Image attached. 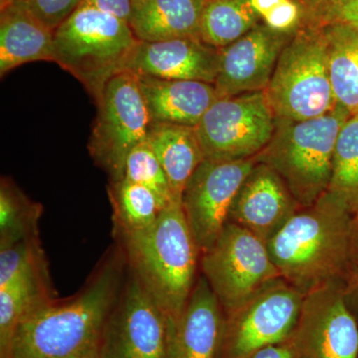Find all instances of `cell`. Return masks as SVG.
Returning a JSON list of instances; mask_svg holds the SVG:
<instances>
[{
  "instance_id": "obj_31",
  "label": "cell",
  "mask_w": 358,
  "mask_h": 358,
  "mask_svg": "<svg viewBox=\"0 0 358 358\" xmlns=\"http://www.w3.org/2000/svg\"><path fill=\"white\" fill-rule=\"evenodd\" d=\"M262 18L265 24L275 31L293 33L303 21V10L296 0H284Z\"/></svg>"
},
{
  "instance_id": "obj_13",
  "label": "cell",
  "mask_w": 358,
  "mask_h": 358,
  "mask_svg": "<svg viewBox=\"0 0 358 358\" xmlns=\"http://www.w3.org/2000/svg\"><path fill=\"white\" fill-rule=\"evenodd\" d=\"M256 159H204L186 183L181 206L200 253L213 246L229 222L233 202Z\"/></svg>"
},
{
  "instance_id": "obj_10",
  "label": "cell",
  "mask_w": 358,
  "mask_h": 358,
  "mask_svg": "<svg viewBox=\"0 0 358 358\" xmlns=\"http://www.w3.org/2000/svg\"><path fill=\"white\" fill-rule=\"evenodd\" d=\"M171 320L129 270L96 358H169Z\"/></svg>"
},
{
  "instance_id": "obj_12",
  "label": "cell",
  "mask_w": 358,
  "mask_h": 358,
  "mask_svg": "<svg viewBox=\"0 0 358 358\" xmlns=\"http://www.w3.org/2000/svg\"><path fill=\"white\" fill-rule=\"evenodd\" d=\"M289 341L298 358H358V324L346 300L345 282L306 294Z\"/></svg>"
},
{
  "instance_id": "obj_2",
  "label": "cell",
  "mask_w": 358,
  "mask_h": 358,
  "mask_svg": "<svg viewBox=\"0 0 358 358\" xmlns=\"http://www.w3.org/2000/svg\"><path fill=\"white\" fill-rule=\"evenodd\" d=\"M267 247L282 279L303 294L345 282L355 253L352 214L324 193L315 203L301 207Z\"/></svg>"
},
{
  "instance_id": "obj_11",
  "label": "cell",
  "mask_w": 358,
  "mask_h": 358,
  "mask_svg": "<svg viewBox=\"0 0 358 358\" xmlns=\"http://www.w3.org/2000/svg\"><path fill=\"white\" fill-rule=\"evenodd\" d=\"M305 296L279 278L242 307L225 315L222 343L225 358H249L265 346L289 341Z\"/></svg>"
},
{
  "instance_id": "obj_6",
  "label": "cell",
  "mask_w": 358,
  "mask_h": 358,
  "mask_svg": "<svg viewBox=\"0 0 358 358\" xmlns=\"http://www.w3.org/2000/svg\"><path fill=\"white\" fill-rule=\"evenodd\" d=\"M265 94L275 119L306 121L329 114L338 106L322 28L303 25L293 33Z\"/></svg>"
},
{
  "instance_id": "obj_24",
  "label": "cell",
  "mask_w": 358,
  "mask_h": 358,
  "mask_svg": "<svg viewBox=\"0 0 358 358\" xmlns=\"http://www.w3.org/2000/svg\"><path fill=\"white\" fill-rule=\"evenodd\" d=\"M259 17L249 0H205L200 39L215 48H223L256 27Z\"/></svg>"
},
{
  "instance_id": "obj_3",
  "label": "cell",
  "mask_w": 358,
  "mask_h": 358,
  "mask_svg": "<svg viewBox=\"0 0 358 358\" xmlns=\"http://www.w3.org/2000/svg\"><path fill=\"white\" fill-rule=\"evenodd\" d=\"M129 270L176 322L189 300L201 253L186 221L181 201L160 211L147 229L117 235Z\"/></svg>"
},
{
  "instance_id": "obj_18",
  "label": "cell",
  "mask_w": 358,
  "mask_h": 358,
  "mask_svg": "<svg viewBox=\"0 0 358 358\" xmlns=\"http://www.w3.org/2000/svg\"><path fill=\"white\" fill-rule=\"evenodd\" d=\"M37 61L54 62V32L22 0H1L0 75Z\"/></svg>"
},
{
  "instance_id": "obj_19",
  "label": "cell",
  "mask_w": 358,
  "mask_h": 358,
  "mask_svg": "<svg viewBox=\"0 0 358 358\" xmlns=\"http://www.w3.org/2000/svg\"><path fill=\"white\" fill-rule=\"evenodd\" d=\"M138 77L154 122L195 128L219 98L213 84Z\"/></svg>"
},
{
  "instance_id": "obj_39",
  "label": "cell",
  "mask_w": 358,
  "mask_h": 358,
  "mask_svg": "<svg viewBox=\"0 0 358 358\" xmlns=\"http://www.w3.org/2000/svg\"><path fill=\"white\" fill-rule=\"evenodd\" d=\"M141 1V0H133V4L136 3V2Z\"/></svg>"
},
{
  "instance_id": "obj_23",
  "label": "cell",
  "mask_w": 358,
  "mask_h": 358,
  "mask_svg": "<svg viewBox=\"0 0 358 358\" xmlns=\"http://www.w3.org/2000/svg\"><path fill=\"white\" fill-rule=\"evenodd\" d=\"M326 37L329 78L336 103L358 115V29L341 25L320 27Z\"/></svg>"
},
{
  "instance_id": "obj_41",
  "label": "cell",
  "mask_w": 358,
  "mask_h": 358,
  "mask_svg": "<svg viewBox=\"0 0 358 358\" xmlns=\"http://www.w3.org/2000/svg\"><path fill=\"white\" fill-rule=\"evenodd\" d=\"M203 1H205V0H203Z\"/></svg>"
},
{
  "instance_id": "obj_27",
  "label": "cell",
  "mask_w": 358,
  "mask_h": 358,
  "mask_svg": "<svg viewBox=\"0 0 358 358\" xmlns=\"http://www.w3.org/2000/svg\"><path fill=\"white\" fill-rule=\"evenodd\" d=\"M327 194L345 205L350 213L358 209V115L343 124L336 140L331 180Z\"/></svg>"
},
{
  "instance_id": "obj_35",
  "label": "cell",
  "mask_w": 358,
  "mask_h": 358,
  "mask_svg": "<svg viewBox=\"0 0 358 358\" xmlns=\"http://www.w3.org/2000/svg\"><path fill=\"white\" fill-rule=\"evenodd\" d=\"M346 300L350 308L358 310V250L353 256L350 270L345 280Z\"/></svg>"
},
{
  "instance_id": "obj_17",
  "label": "cell",
  "mask_w": 358,
  "mask_h": 358,
  "mask_svg": "<svg viewBox=\"0 0 358 358\" xmlns=\"http://www.w3.org/2000/svg\"><path fill=\"white\" fill-rule=\"evenodd\" d=\"M225 313L203 275L185 310L171 322L169 358H217L222 350Z\"/></svg>"
},
{
  "instance_id": "obj_29",
  "label": "cell",
  "mask_w": 358,
  "mask_h": 358,
  "mask_svg": "<svg viewBox=\"0 0 358 358\" xmlns=\"http://www.w3.org/2000/svg\"><path fill=\"white\" fill-rule=\"evenodd\" d=\"M46 263L38 237L0 249V289Z\"/></svg>"
},
{
  "instance_id": "obj_28",
  "label": "cell",
  "mask_w": 358,
  "mask_h": 358,
  "mask_svg": "<svg viewBox=\"0 0 358 358\" xmlns=\"http://www.w3.org/2000/svg\"><path fill=\"white\" fill-rule=\"evenodd\" d=\"M122 178L150 189L159 200L162 209L176 201L169 178L148 140L129 152Z\"/></svg>"
},
{
  "instance_id": "obj_4",
  "label": "cell",
  "mask_w": 358,
  "mask_h": 358,
  "mask_svg": "<svg viewBox=\"0 0 358 358\" xmlns=\"http://www.w3.org/2000/svg\"><path fill=\"white\" fill-rule=\"evenodd\" d=\"M138 42L129 22L85 0L54 32V63L76 78L96 102L108 82L128 70Z\"/></svg>"
},
{
  "instance_id": "obj_20",
  "label": "cell",
  "mask_w": 358,
  "mask_h": 358,
  "mask_svg": "<svg viewBox=\"0 0 358 358\" xmlns=\"http://www.w3.org/2000/svg\"><path fill=\"white\" fill-rule=\"evenodd\" d=\"M203 0H141L133 4L129 24L140 41L200 38Z\"/></svg>"
},
{
  "instance_id": "obj_5",
  "label": "cell",
  "mask_w": 358,
  "mask_h": 358,
  "mask_svg": "<svg viewBox=\"0 0 358 358\" xmlns=\"http://www.w3.org/2000/svg\"><path fill=\"white\" fill-rule=\"evenodd\" d=\"M350 117L338 103L331 113L315 119H275L274 134L256 162L279 174L301 207L310 206L327 192L336 140Z\"/></svg>"
},
{
  "instance_id": "obj_14",
  "label": "cell",
  "mask_w": 358,
  "mask_h": 358,
  "mask_svg": "<svg viewBox=\"0 0 358 358\" xmlns=\"http://www.w3.org/2000/svg\"><path fill=\"white\" fill-rule=\"evenodd\" d=\"M293 33L278 32L266 24H258L237 41L221 48L214 83L219 98L265 91L280 54Z\"/></svg>"
},
{
  "instance_id": "obj_25",
  "label": "cell",
  "mask_w": 358,
  "mask_h": 358,
  "mask_svg": "<svg viewBox=\"0 0 358 358\" xmlns=\"http://www.w3.org/2000/svg\"><path fill=\"white\" fill-rule=\"evenodd\" d=\"M108 195L112 204L115 236L147 229L162 210L154 193L124 178L110 180Z\"/></svg>"
},
{
  "instance_id": "obj_9",
  "label": "cell",
  "mask_w": 358,
  "mask_h": 358,
  "mask_svg": "<svg viewBox=\"0 0 358 358\" xmlns=\"http://www.w3.org/2000/svg\"><path fill=\"white\" fill-rule=\"evenodd\" d=\"M275 128L265 91L218 98L195 127L205 159L213 162L255 159Z\"/></svg>"
},
{
  "instance_id": "obj_32",
  "label": "cell",
  "mask_w": 358,
  "mask_h": 358,
  "mask_svg": "<svg viewBox=\"0 0 358 358\" xmlns=\"http://www.w3.org/2000/svg\"><path fill=\"white\" fill-rule=\"evenodd\" d=\"M348 26L358 29V0H339L315 21V27Z\"/></svg>"
},
{
  "instance_id": "obj_21",
  "label": "cell",
  "mask_w": 358,
  "mask_h": 358,
  "mask_svg": "<svg viewBox=\"0 0 358 358\" xmlns=\"http://www.w3.org/2000/svg\"><path fill=\"white\" fill-rule=\"evenodd\" d=\"M148 141L169 178L174 199L181 201L186 183L205 159L196 129L154 122Z\"/></svg>"
},
{
  "instance_id": "obj_7",
  "label": "cell",
  "mask_w": 358,
  "mask_h": 358,
  "mask_svg": "<svg viewBox=\"0 0 358 358\" xmlns=\"http://www.w3.org/2000/svg\"><path fill=\"white\" fill-rule=\"evenodd\" d=\"M89 152L110 176L122 178L129 152L148 138L152 121L138 75L126 70L106 85L100 98Z\"/></svg>"
},
{
  "instance_id": "obj_40",
  "label": "cell",
  "mask_w": 358,
  "mask_h": 358,
  "mask_svg": "<svg viewBox=\"0 0 358 358\" xmlns=\"http://www.w3.org/2000/svg\"><path fill=\"white\" fill-rule=\"evenodd\" d=\"M22 1H24V0H22Z\"/></svg>"
},
{
  "instance_id": "obj_8",
  "label": "cell",
  "mask_w": 358,
  "mask_h": 358,
  "mask_svg": "<svg viewBox=\"0 0 358 358\" xmlns=\"http://www.w3.org/2000/svg\"><path fill=\"white\" fill-rule=\"evenodd\" d=\"M200 268L225 315L282 278L271 258L267 243L231 222L213 246L202 254Z\"/></svg>"
},
{
  "instance_id": "obj_15",
  "label": "cell",
  "mask_w": 358,
  "mask_h": 358,
  "mask_svg": "<svg viewBox=\"0 0 358 358\" xmlns=\"http://www.w3.org/2000/svg\"><path fill=\"white\" fill-rule=\"evenodd\" d=\"M301 207L279 174L256 162L235 197L229 222L268 243Z\"/></svg>"
},
{
  "instance_id": "obj_36",
  "label": "cell",
  "mask_w": 358,
  "mask_h": 358,
  "mask_svg": "<svg viewBox=\"0 0 358 358\" xmlns=\"http://www.w3.org/2000/svg\"><path fill=\"white\" fill-rule=\"evenodd\" d=\"M249 358H298L289 341L265 346L254 352Z\"/></svg>"
},
{
  "instance_id": "obj_33",
  "label": "cell",
  "mask_w": 358,
  "mask_h": 358,
  "mask_svg": "<svg viewBox=\"0 0 358 358\" xmlns=\"http://www.w3.org/2000/svg\"><path fill=\"white\" fill-rule=\"evenodd\" d=\"M103 13L129 22L133 11V0H87Z\"/></svg>"
},
{
  "instance_id": "obj_38",
  "label": "cell",
  "mask_w": 358,
  "mask_h": 358,
  "mask_svg": "<svg viewBox=\"0 0 358 358\" xmlns=\"http://www.w3.org/2000/svg\"><path fill=\"white\" fill-rule=\"evenodd\" d=\"M352 238L355 251L358 250V209L352 215Z\"/></svg>"
},
{
  "instance_id": "obj_22",
  "label": "cell",
  "mask_w": 358,
  "mask_h": 358,
  "mask_svg": "<svg viewBox=\"0 0 358 358\" xmlns=\"http://www.w3.org/2000/svg\"><path fill=\"white\" fill-rule=\"evenodd\" d=\"M55 299L47 263L0 289V358H8L14 334L35 308Z\"/></svg>"
},
{
  "instance_id": "obj_16",
  "label": "cell",
  "mask_w": 358,
  "mask_h": 358,
  "mask_svg": "<svg viewBox=\"0 0 358 358\" xmlns=\"http://www.w3.org/2000/svg\"><path fill=\"white\" fill-rule=\"evenodd\" d=\"M220 49L200 38H178L136 45L128 70L138 76L215 83Z\"/></svg>"
},
{
  "instance_id": "obj_30",
  "label": "cell",
  "mask_w": 358,
  "mask_h": 358,
  "mask_svg": "<svg viewBox=\"0 0 358 358\" xmlns=\"http://www.w3.org/2000/svg\"><path fill=\"white\" fill-rule=\"evenodd\" d=\"M85 0H24L26 6L43 24L55 32Z\"/></svg>"
},
{
  "instance_id": "obj_37",
  "label": "cell",
  "mask_w": 358,
  "mask_h": 358,
  "mask_svg": "<svg viewBox=\"0 0 358 358\" xmlns=\"http://www.w3.org/2000/svg\"><path fill=\"white\" fill-rule=\"evenodd\" d=\"M249 1L256 13L263 17L268 11L282 3L284 0H249Z\"/></svg>"
},
{
  "instance_id": "obj_34",
  "label": "cell",
  "mask_w": 358,
  "mask_h": 358,
  "mask_svg": "<svg viewBox=\"0 0 358 358\" xmlns=\"http://www.w3.org/2000/svg\"><path fill=\"white\" fill-rule=\"evenodd\" d=\"M303 10V25H313L327 9L339 0H296Z\"/></svg>"
},
{
  "instance_id": "obj_1",
  "label": "cell",
  "mask_w": 358,
  "mask_h": 358,
  "mask_svg": "<svg viewBox=\"0 0 358 358\" xmlns=\"http://www.w3.org/2000/svg\"><path fill=\"white\" fill-rule=\"evenodd\" d=\"M127 268L126 257L117 250L76 296L54 299L28 313L14 334L8 358H96Z\"/></svg>"
},
{
  "instance_id": "obj_26",
  "label": "cell",
  "mask_w": 358,
  "mask_h": 358,
  "mask_svg": "<svg viewBox=\"0 0 358 358\" xmlns=\"http://www.w3.org/2000/svg\"><path fill=\"white\" fill-rule=\"evenodd\" d=\"M43 206L33 201L11 179L0 183V249L38 237Z\"/></svg>"
}]
</instances>
